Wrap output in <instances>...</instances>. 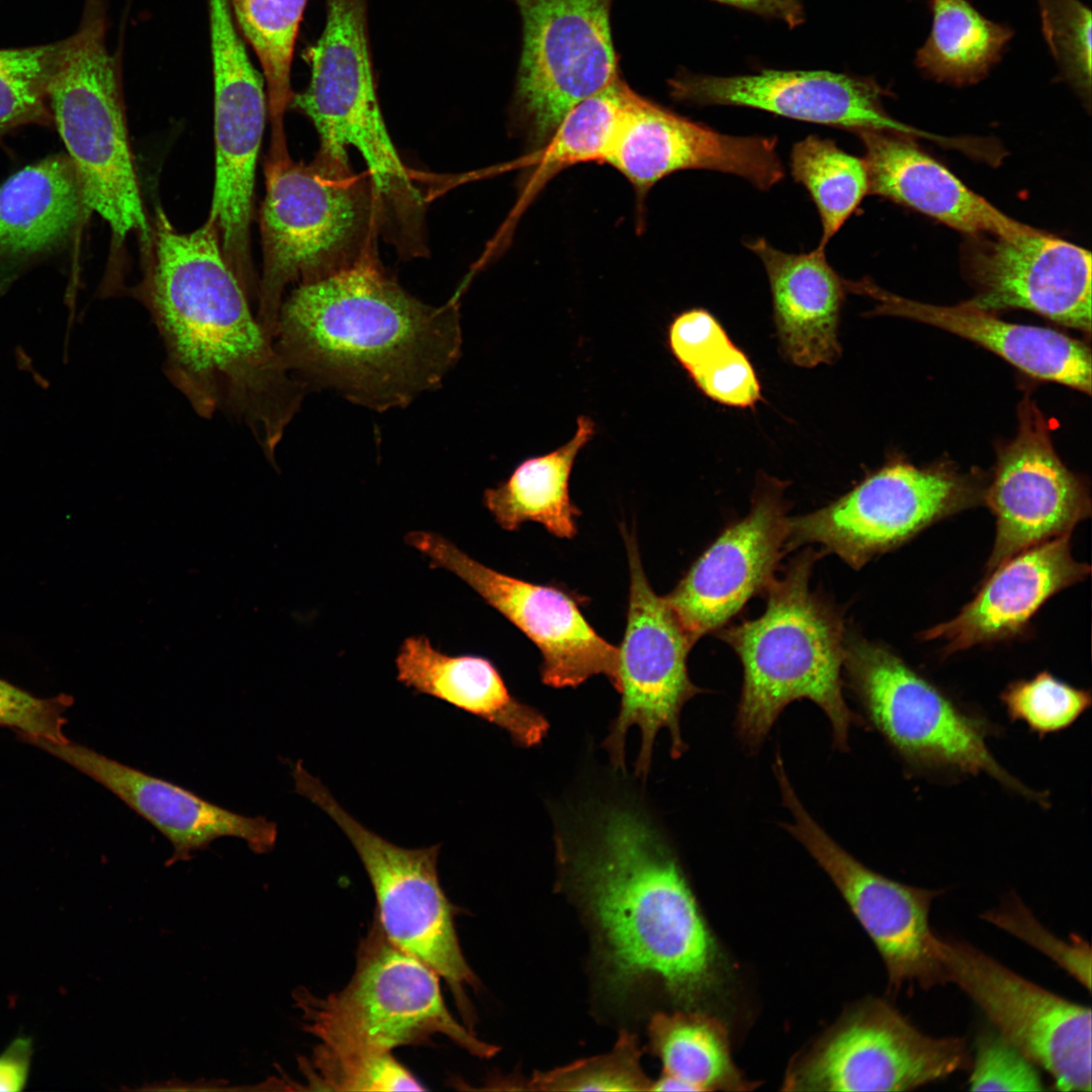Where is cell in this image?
<instances>
[{
	"label": "cell",
	"instance_id": "1",
	"mask_svg": "<svg viewBox=\"0 0 1092 1092\" xmlns=\"http://www.w3.org/2000/svg\"><path fill=\"white\" fill-rule=\"evenodd\" d=\"M139 295L163 340L174 386L201 417L222 412L245 424L273 462L307 389L253 312L215 221L181 233L158 211Z\"/></svg>",
	"mask_w": 1092,
	"mask_h": 1092
},
{
	"label": "cell",
	"instance_id": "2",
	"mask_svg": "<svg viewBox=\"0 0 1092 1092\" xmlns=\"http://www.w3.org/2000/svg\"><path fill=\"white\" fill-rule=\"evenodd\" d=\"M557 834V859L571 874L598 930L609 981L647 980L695 1009L722 984L719 948L661 832L630 803L597 808Z\"/></svg>",
	"mask_w": 1092,
	"mask_h": 1092
},
{
	"label": "cell",
	"instance_id": "3",
	"mask_svg": "<svg viewBox=\"0 0 1092 1092\" xmlns=\"http://www.w3.org/2000/svg\"><path fill=\"white\" fill-rule=\"evenodd\" d=\"M458 296L427 304L383 269L378 254L283 300L275 349L306 389H331L385 412L438 388L462 344Z\"/></svg>",
	"mask_w": 1092,
	"mask_h": 1092
},
{
	"label": "cell",
	"instance_id": "4",
	"mask_svg": "<svg viewBox=\"0 0 1092 1092\" xmlns=\"http://www.w3.org/2000/svg\"><path fill=\"white\" fill-rule=\"evenodd\" d=\"M818 557L811 549L804 551L782 577L774 578L758 618L718 630L743 667L735 727L749 750L761 745L784 708L796 700H811L823 710L839 750H848L850 727L860 722L842 693V618L810 588Z\"/></svg>",
	"mask_w": 1092,
	"mask_h": 1092
},
{
	"label": "cell",
	"instance_id": "5",
	"mask_svg": "<svg viewBox=\"0 0 1092 1092\" xmlns=\"http://www.w3.org/2000/svg\"><path fill=\"white\" fill-rule=\"evenodd\" d=\"M260 214L263 273L257 317L274 339L283 292L378 254L380 217L373 184L349 158L317 151L305 164L271 144Z\"/></svg>",
	"mask_w": 1092,
	"mask_h": 1092
},
{
	"label": "cell",
	"instance_id": "6",
	"mask_svg": "<svg viewBox=\"0 0 1092 1092\" xmlns=\"http://www.w3.org/2000/svg\"><path fill=\"white\" fill-rule=\"evenodd\" d=\"M326 25L308 49L310 79L292 105L313 123L320 151L349 158L354 148L373 184L384 239L411 245L425 236L426 199L402 163L378 102L367 34V0H326Z\"/></svg>",
	"mask_w": 1092,
	"mask_h": 1092
},
{
	"label": "cell",
	"instance_id": "7",
	"mask_svg": "<svg viewBox=\"0 0 1092 1092\" xmlns=\"http://www.w3.org/2000/svg\"><path fill=\"white\" fill-rule=\"evenodd\" d=\"M105 0H85L78 29L65 38L49 89L53 121L65 144L88 210L116 241L139 233L149 245L130 152L119 57L107 46Z\"/></svg>",
	"mask_w": 1092,
	"mask_h": 1092
},
{
	"label": "cell",
	"instance_id": "8",
	"mask_svg": "<svg viewBox=\"0 0 1092 1092\" xmlns=\"http://www.w3.org/2000/svg\"><path fill=\"white\" fill-rule=\"evenodd\" d=\"M439 975L395 946L376 917L361 940L355 972L341 991L324 998L298 989L294 995L306 1030L330 1045L384 1052L447 1036L478 1058L498 1052L475 1036L447 1008Z\"/></svg>",
	"mask_w": 1092,
	"mask_h": 1092
},
{
	"label": "cell",
	"instance_id": "9",
	"mask_svg": "<svg viewBox=\"0 0 1092 1092\" xmlns=\"http://www.w3.org/2000/svg\"><path fill=\"white\" fill-rule=\"evenodd\" d=\"M292 777L295 791L334 820L354 846L372 885L375 917L386 937L446 981L472 1030L474 1012L466 988L476 989L478 980L462 952L454 907L439 880L441 845L398 846L350 815L300 760L294 764Z\"/></svg>",
	"mask_w": 1092,
	"mask_h": 1092
},
{
	"label": "cell",
	"instance_id": "10",
	"mask_svg": "<svg viewBox=\"0 0 1092 1092\" xmlns=\"http://www.w3.org/2000/svg\"><path fill=\"white\" fill-rule=\"evenodd\" d=\"M843 667L868 719L908 762L984 774L1025 798L1046 802L993 756L984 721L963 711L888 648L846 635Z\"/></svg>",
	"mask_w": 1092,
	"mask_h": 1092
},
{
	"label": "cell",
	"instance_id": "11",
	"mask_svg": "<svg viewBox=\"0 0 1092 1092\" xmlns=\"http://www.w3.org/2000/svg\"><path fill=\"white\" fill-rule=\"evenodd\" d=\"M630 569L626 629L619 646L620 709L603 742L615 768L625 767L628 730L637 726L641 741L635 772L645 778L650 769L657 733L667 729L670 755L680 757L687 745L680 732L685 704L703 690L693 684L688 655L695 644L664 597L650 586L633 533L623 531Z\"/></svg>",
	"mask_w": 1092,
	"mask_h": 1092
},
{
	"label": "cell",
	"instance_id": "12",
	"mask_svg": "<svg viewBox=\"0 0 1092 1092\" xmlns=\"http://www.w3.org/2000/svg\"><path fill=\"white\" fill-rule=\"evenodd\" d=\"M972 1066L963 1037H932L884 1000L866 999L799 1060L794 1091H908Z\"/></svg>",
	"mask_w": 1092,
	"mask_h": 1092
},
{
	"label": "cell",
	"instance_id": "13",
	"mask_svg": "<svg viewBox=\"0 0 1092 1092\" xmlns=\"http://www.w3.org/2000/svg\"><path fill=\"white\" fill-rule=\"evenodd\" d=\"M523 46L514 104L535 140L620 76L610 23L613 0H515Z\"/></svg>",
	"mask_w": 1092,
	"mask_h": 1092
},
{
	"label": "cell",
	"instance_id": "14",
	"mask_svg": "<svg viewBox=\"0 0 1092 1092\" xmlns=\"http://www.w3.org/2000/svg\"><path fill=\"white\" fill-rule=\"evenodd\" d=\"M978 497L953 472L891 462L824 508L789 519L787 547L817 543L858 569Z\"/></svg>",
	"mask_w": 1092,
	"mask_h": 1092
},
{
	"label": "cell",
	"instance_id": "15",
	"mask_svg": "<svg viewBox=\"0 0 1092 1092\" xmlns=\"http://www.w3.org/2000/svg\"><path fill=\"white\" fill-rule=\"evenodd\" d=\"M945 980L986 1013L999 1033L1054 1078L1055 1089L1091 1091V1009L1022 978L972 944L935 933Z\"/></svg>",
	"mask_w": 1092,
	"mask_h": 1092
},
{
	"label": "cell",
	"instance_id": "16",
	"mask_svg": "<svg viewBox=\"0 0 1092 1092\" xmlns=\"http://www.w3.org/2000/svg\"><path fill=\"white\" fill-rule=\"evenodd\" d=\"M774 771L783 802L793 815V822L784 827L830 877L874 941L890 987L898 990L905 983H916L929 989L945 984L934 948L935 932L928 921L931 903L940 891L893 881L859 862L806 811L782 761L774 764Z\"/></svg>",
	"mask_w": 1092,
	"mask_h": 1092
},
{
	"label": "cell",
	"instance_id": "17",
	"mask_svg": "<svg viewBox=\"0 0 1092 1092\" xmlns=\"http://www.w3.org/2000/svg\"><path fill=\"white\" fill-rule=\"evenodd\" d=\"M404 541L430 559L431 567L461 578L538 647L545 685L574 688L602 674L617 689L619 646L596 632L573 596L491 569L433 532L413 531Z\"/></svg>",
	"mask_w": 1092,
	"mask_h": 1092
},
{
	"label": "cell",
	"instance_id": "18",
	"mask_svg": "<svg viewBox=\"0 0 1092 1092\" xmlns=\"http://www.w3.org/2000/svg\"><path fill=\"white\" fill-rule=\"evenodd\" d=\"M668 86L674 100L690 104L749 107L853 132L883 130L956 145V139L894 119L883 107L887 91L872 77L826 70L764 69L726 77L680 71Z\"/></svg>",
	"mask_w": 1092,
	"mask_h": 1092
},
{
	"label": "cell",
	"instance_id": "19",
	"mask_svg": "<svg viewBox=\"0 0 1092 1092\" xmlns=\"http://www.w3.org/2000/svg\"><path fill=\"white\" fill-rule=\"evenodd\" d=\"M786 483L761 475L749 513L727 527L664 597L694 642L766 590L788 550Z\"/></svg>",
	"mask_w": 1092,
	"mask_h": 1092
},
{
	"label": "cell",
	"instance_id": "20",
	"mask_svg": "<svg viewBox=\"0 0 1092 1092\" xmlns=\"http://www.w3.org/2000/svg\"><path fill=\"white\" fill-rule=\"evenodd\" d=\"M1015 438L999 453L985 499L996 519L988 570L1044 541L1071 534L1090 516L1084 483L1057 455L1046 422L1028 397Z\"/></svg>",
	"mask_w": 1092,
	"mask_h": 1092
},
{
	"label": "cell",
	"instance_id": "21",
	"mask_svg": "<svg viewBox=\"0 0 1092 1092\" xmlns=\"http://www.w3.org/2000/svg\"><path fill=\"white\" fill-rule=\"evenodd\" d=\"M777 148V136L725 134L636 94L606 163L640 195L694 169L736 175L766 191L785 176Z\"/></svg>",
	"mask_w": 1092,
	"mask_h": 1092
},
{
	"label": "cell",
	"instance_id": "22",
	"mask_svg": "<svg viewBox=\"0 0 1092 1092\" xmlns=\"http://www.w3.org/2000/svg\"><path fill=\"white\" fill-rule=\"evenodd\" d=\"M965 269L977 290L970 300L989 311L1020 308L1085 333L1091 331V254L1033 230L1014 238L970 241Z\"/></svg>",
	"mask_w": 1092,
	"mask_h": 1092
},
{
	"label": "cell",
	"instance_id": "23",
	"mask_svg": "<svg viewBox=\"0 0 1092 1092\" xmlns=\"http://www.w3.org/2000/svg\"><path fill=\"white\" fill-rule=\"evenodd\" d=\"M30 742L98 782L154 826L172 845L168 864L190 858L221 837L242 839L257 853L270 851L276 843L277 825L265 817L235 813L68 740Z\"/></svg>",
	"mask_w": 1092,
	"mask_h": 1092
},
{
	"label": "cell",
	"instance_id": "24",
	"mask_svg": "<svg viewBox=\"0 0 1092 1092\" xmlns=\"http://www.w3.org/2000/svg\"><path fill=\"white\" fill-rule=\"evenodd\" d=\"M849 286L850 292L878 302L874 314L934 326L990 350L1033 378L1091 393V352L1081 341L1051 329L1005 322L970 300L929 304L886 291L867 278Z\"/></svg>",
	"mask_w": 1092,
	"mask_h": 1092
},
{
	"label": "cell",
	"instance_id": "25",
	"mask_svg": "<svg viewBox=\"0 0 1092 1092\" xmlns=\"http://www.w3.org/2000/svg\"><path fill=\"white\" fill-rule=\"evenodd\" d=\"M1070 536L1044 541L999 564L954 618L922 638L943 642L944 653L950 654L1017 634L1051 597L1090 573L1088 564L1073 557Z\"/></svg>",
	"mask_w": 1092,
	"mask_h": 1092
},
{
	"label": "cell",
	"instance_id": "26",
	"mask_svg": "<svg viewBox=\"0 0 1092 1092\" xmlns=\"http://www.w3.org/2000/svg\"><path fill=\"white\" fill-rule=\"evenodd\" d=\"M869 192L911 207L968 235L1014 238L1035 230L969 189L906 135L858 130Z\"/></svg>",
	"mask_w": 1092,
	"mask_h": 1092
},
{
	"label": "cell",
	"instance_id": "27",
	"mask_svg": "<svg viewBox=\"0 0 1092 1092\" xmlns=\"http://www.w3.org/2000/svg\"><path fill=\"white\" fill-rule=\"evenodd\" d=\"M767 274L780 347L794 365L832 364L841 354L838 325L846 280L826 259L825 249L791 254L763 238L745 242Z\"/></svg>",
	"mask_w": 1092,
	"mask_h": 1092
},
{
	"label": "cell",
	"instance_id": "28",
	"mask_svg": "<svg viewBox=\"0 0 1092 1092\" xmlns=\"http://www.w3.org/2000/svg\"><path fill=\"white\" fill-rule=\"evenodd\" d=\"M395 665L396 679L406 688L497 726L519 746L534 747L548 733L547 719L517 700L485 657L449 655L426 636L415 635L399 646Z\"/></svg>",
	"mask_w": 1092,
	"mask_h": 1092
},
{
	"label": "cell",
	"instance_id": "29",
	"mask_svg": "<svg viewBox=\"0 0 1092 1092\" xmlns=\"http://www.w3.org/2000/svg\"><path fill=\"white\" fill-rule=\"evenodd\" d=\"M85 210L68 156L48 157L10 176L0 186V290L16 267L66 243Z\"/></svg>",
	"mask_w": 1092,
	"mask_h": 1092
},
{
	"label": "cell",
	"instance_id": "30",
	"mask_svg": "<svg viewBox=\"0 0 1092 1092\" xmlns=\"http://www.w3.org/2000/svg\"><path fill=\"white\" fill-rule=\"evenodd\" d=\"M594 434V422L579 417L575 434L566 444L525 460L506 481L486 489L484 506L497 524L514 531L524 522L533 521L556 537H574L580 512L569 497V477L578 452Z\"/></svg>",
	"mask_w": 1092,
	"mask_h": 1092
},
{
	"label": "cell",
	"instance_id": "31",
	"mask_svg": "<svg viewBox=\"0 0 1092 1092\" xmlns=\"http://www.w3.org/2000/svg\"><path fill=\"white\" fill-rule=\"evenodd\" d=\"M651 1052L662 1063L655 1091H743L753 1086L733 1065L728 1033L717 1018L699 1011L657 1013L648 1025Z\"/></svg>",
	"mask_w": 1092,
	"mask_h": 1092
},
{
	"label": "cell",
	"instance_id": "32",
	"mask_svg": "<svg viewBox=\"0 0 1092 1092\" xmlns=\"http://www.w3.org/2000/svg\"><path fill=\"white\" fill-rule=\"evenodd\" d=\"M930 33L915 63L931 78L967 85L984 78L1012 36L1005 25L984 17L968 0H929Z\"/></svg>",
	"mask_w": 1092,
	"mask_h": 1092
},
{
	"label": "cell",
	"instance_id": "33",
	"mask_svg": "<svg viewBox=\"0 0 1092 1092\" xmlns=\"http://www.w3.org/2000/svg\"><path fill=\"white\" fill-rule=\"evenodd\" d=\"M236 24L254 51L265 83L272 133H284V114L293 98L291 65L308 0H228Z\"/></svg>",
	"mask_w": 1092,
	"mask_h": 1092
},
{
	"label": "cell",
	"instance_id": "34",
	"mask_svg": "<svg viewBox=\"0 0 1092 1092\" xmlns=\"http://www.w3.org/2000/svg\"><path fill=\"white\" fill-rule=\"evenodd\" d=\"M619 76L610 85L572 107L549 136L537 159V184L578 163H606L635 97Z\"/></svg>",
	"mask_w": 1092,
	"mask_h": 1092
},
{
	"label": "cell",
	"instance_id": "35",
	"mask_svg": "<svg viewBox=\"0 0 1092 1092\" xmlns=\"http://www.w3.org/2000/svg\"><path fill=\"white\" fill-rule=\"evenodd\" d=\"M790 167L816 205L822 224L818 248L825 249L869 192L866 164L834 141L811 134L793 146Z\"/></svg>",
	"mask_w": 1092,
	"mask_h": 1092
},
{
	"label": "cell",
	"instance_id": "36",
	"mask_svg": "<svg viewBox=\"0 0 1092 1092\" xmlns=\"http://www.w3.org/2000/svg\"><path fill=\"white\" fill-rule=\"evenodd\" d=\"M65 39L0 49V135L28 123L53 121L49 89Z\"/></svg>",
	"mask_w": 1092,
	"mask_h": 1092
},
{
	"label": "cell",
	"instance_id": "37",
	"mask_svg": "<svg viewBox=\"0 0 1092 1092\" xmlns=\"http://www.w3.org/2000/svg\"><path fill=\"white\" fill-rule=\"evenodd\" d=\"M309 1090L423 1091L426 1088L390 1052L321 1042L300 1061Z\"/></svg>",
	"mask_w": 1092,
	"mask_h": 1092
},
{
	"label": "cell",
	"instance_id": "38",
	"mask_svg": "<svg viewBox=\"0 0 1092 1092\" xmlns=\"http://www.w3.org/2000/svg\"><path fill=\"white\" fill-rule=\"evenodd\" d=\"M651 1084L640 1066L637 1039L627 1032L610 1053L537 1072L528 1082L530 1089L552 1091H644Z\"/></svg>",
	"mask_w": 1092,
	"mask_h": 1092
},
{
	"label": "cell",
	"instance_id": "39",
	"mask_svg": "<svg viewBox=\"0 0 1092 1092\" xmlns=\"http://www.w3.org/2000/svg\"><path fill=\"white\" fill-rule=\"evenodd\" d=\"M1001 700L1011 720L1044 736L1073 725L1090 707L1091 694L1042 671L1032 678L1011 682Z\"/></svg>",
	"mask_w": 1092,
	"mask_h": 1092
},
{
	"label": "cell",
	"instance_id": "40",
	"mask_svg": "<svg viewBox=\"0 0 1092 1092\" xmlns=\"http://www.w3.org/2000/svg\"><path fill=\"white\" fill-rule=\"evenodd\" d=\"M1051 52L1068 80L1085 97L1091 89V10L1080 0H1037Z\"/></svg>",
	"mask_w": 1092,
	"mask_h": 1092
},
{
	"label": "cell",
	"instance_id": "41",
	"mask_svg": "<svg viewBox=\"0 0 1092 1092\" xmlns=\"http://www.w3.org/2000/svg\"><path fill=\"white\" fill-rule=\"evenodd\" d=\"M969 1084L972 1091H1041L1042 1079L1020 1050L999 1032L985 1031L976 1042Z\"/></svg>",
	"mask_w": 1092,
	"mask_h": 1092
},
{
	"label": "cell",
	"instance_id": "42",
	"mask_svg": "<svg viewBox=\"0 0 1092 1092\" xmlns=\"http://www.w3.org/2000/svg\"><path fill=\"white\" fill-rule=\"evenodd\" d=\"M984 918L1041 950L1068 971L1084 987H1091L1090 946L1080 938L1067 943L1051 934L1017 897L983 915Z\"/></svg>",
	"mask_w": 1092,
	"mask_h": 1092
},
{
	"label": "cell",
	"instance_id": "43",
	"mask_svg": "<svg viewBox=\"0 0 1092 1092\" xmlns=\"http://www.w3.org/2000/svg\"><path fill=\"white\" fill-rule=\"evenodd\" d=\"M688 374L706 396L724 405L752 407L761 397L751 362L733 343Z\"/></svg>",
	"mask_w": 1092,
	"mask_h": 1092
},
{
	"label": "cell",
	"instance_id": "44",
	"mask_svg": "<svg viewBox=\"0 0 1092 1092\" xmlns=\"http://www.w3.org/2000/svg\"><path fill=\"white\" fill-rule=\"evenodd\" d=\"M67 697L39 699L0 678V725L19 730L25 738L65 742Z\"/></svg>",
	"mask_w": 1092,
	"mask_h": 1092
},
{
	"label": "cell",
	"instance_id": "45",
	"mask_svg": "<svg viewBox=\"0 0 1092 1092\" xmlns=\"http://www.w3.org/2000/svg\"><path fill=\"white\" fill-rule=\"evenodd\" d=\"M669 348L689 373L732 344L720 322L707 309L692 308L675 316L668 329Z\"/></svg>",
	"mask_w": 1092,
	"mask_h": 1092
},
{
	"label": "cell",
	"instance_id": "46",
	"mask_svg": "<svg viewBox=\"0 0 1092 1092\" xmlns=\"http://www.w3.org/2000/svg\"><path fill=\"white\" fill-rule=\"evenodd\" d=\"M32 1041L29 1037L13 1039L0 1055V1091L15 1092L23 1089L31 1063Z\"/></svg>",
	"mask_w": 1092,
	"mask_h": 1092
},
{
	"label": "cell",
	"instance_id": "47",
	"mask_svg": "<svg viewBox=\"0 0 1092 1092\" xmlns=\"http://www.w3.org/2000/svg\"><path fill=\"white\" fill-rule=\"evenodd\" d=\"M757 15L780 19L790 28L805 21L803 0H713Z\"/></svg>",
	"mask_w": 1092,
	"mask_h": 1092
}]
</instances>
